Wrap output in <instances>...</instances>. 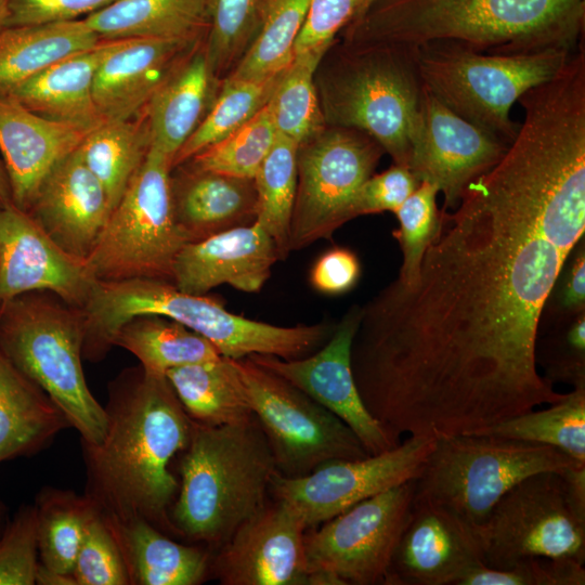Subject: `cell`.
<instances>
[{
    "instance_id": "1",
    "label": "cell",
    "mask_w": 585,
    "mask_h": 585,
    "mask_svg": "<svg viewBox=\"0 0 585 585\" xmlns=\"http://www.w3.org/2000/svg\"><path fill=\"white\" fill-rule=\"evenodd\" d=\"M453 210L416 281L361 307L352 341L362 401L396 443L474 433L564 395L537 370V334L584 234L583 157L520 136Z\"/></svg>"
},
{
    "instance_id": "2",
    "label": "cell",
    "mask_w": 585,
    "mask_h": 585,
    "mask_svg": "<svg viewBox=\"0 0 585 585\" xmlns=\"http://www.w3.org/2000/svg\"><path fill=\"white\" fill-rule=\"evenodd\" d=\"M102 440L81 442L84 495L117 521L143 519L173 533L170 509L179 482L169 466L188 444L192 419L166 376L140 365L108 386Z\"/></svg>"
},
{
    "instance_id": "3",
    "label": "cell",
    "mask_w": 585,
    "mask_h": 585,
    "mask_svg": "<svg viewBox=\"0 0 585 585\" xmlns=\"http://www.w3.org/2000/svg\"><path fill=\"white\" fill-rule=\"evenodd\" d=\"M354 24V44L452 40L499 55L575 52L584 44L585 0H374Z\"/></svg>"
},
{
    "instance_id": "4",
    "label": "cell",
    "mask_w": 585,
    "mask_h": 585,
    "mask_svg": "<svg viewBox=\"0 0 585 585\" xmlns=\"http://www.w3.org/2000/svg\"><path fill=\"white\" fill-rule=\"evenodd\" d=\"M84 316L83 359L102 360L115 335L131 318L160 315L208 339L223 356L270 354L300 359L320 349L333 334L330 323L277 326L230 312L214 298L181 291L171 282L135 278L100 282L81 309Z\"/></svg>"
},
{
    "instance_id": "5",
    "label": "cell",
    "mask_w": 585,
    "mask_h": 585,
    "mask_svg": "<svg viewBox=\"0 0 585 585\" xmlns=\"http://www.w3.org/2000/svg\"><path fill=\"white\" fill-rule=\"evenodd\" d=\"M179 471L170 509L176 534L218 548L266 504L277 469L253 417L224 426L192 420Z\"/></svg>"
},
{
    "instance_id": "6",
    "label": "cell",
    "mask_w": 585,
    "mask_h": 585,
    "mask_svg": "<svg viewBox=\"0 0 585 585\" xmlns=\"http://www.w3.org/2000/svg\"><path fill=\"white\" fill-rule=\"evenodd\" d=\"M81 309L49 291H30L0 303V350L60 407L81 442L99 443L106 416L82 368Z\"/></svg>"
},
{
    "instance_id": "7",
    "label": "cell",
    "mask_w": 585,
    "mask_h": 585,
    "mask_svg": "<svg viewBox=\"0 0 585 585\" xmlns=\"http://www.w3.org/2000/svg\"><path fill=\"white\" fill-rule=\"evenodd\" d=\"M426 87L416 48L354 44L342 53L324 91L325 110L336 127L362 131L410 168L419 138Z\"/></svg>"
},
{
    "instance_id": "8",
    "label": "cell",
    "mask_w": 585,
    "mask_h": 585,
    "mask_svg": "<svg viewBox=\"0 0 585 585\" xmlns=\"http://www.w3.org/2000/svg\"><path fill=\"white\" fill-rule=\"evenodd\" d=\"M575 52L546 50L499 55L452 40H433L416 47L426 89L458 116L508 144L520 126L510 117L514 104L529 89L555 77Z\"/></svg>"
},
{
    "instance_id": "9",
    "label": "cell",
    "mask_w": 585,
    "mask_h": 585,
    "mask_svg": "<svg viewBox=\"0 0 585 585\" xmlns=\"http://www.w3.org/2000/svg\"><path fill=\"white\" fill-rule=\"evenodd\" d=\"M581 463L544 444L472 433L439 438L413 479L414 497L440 505L478 528L524 478L562 472Z\"/></svg>"
},
{
    "instance_id": "10",
    "label": "cell",
    "mask_w": 585,
    "mask_h": 585,
    "mask_svg": "<svg viewBox=\"0 0 585 585\" xmlns=\"http://www.w3.org/2000/svg\"><path fill=\"white\" fill-rule=\"evenodd\" d=\"M171 169V160L150 146L86 259L98 281L172 283L176 259L188 240L174 216Z\"/></svg>"
},
{
    "instance_id": "11",
    "label": "cell",
    "mask_w": 585,
    "mask_h": 585,
    "mask_svg": "<svg viewBox=\"0 0 585 585\" xmlns=\"http://www.w3.org/2000/svg\"><path fill=\"white\" fill-rule=\"evenodd\" d=\"M233 362L280 474L299 478L329 461L369 455L339 417L302 390L247 356Z\"/></svg>"
},
{
    "instance_id": "12",
    "label": "cell",
    "mask_w": 585,
    "mask_h": 585,
    "mask_svg": "<svg viewBox=\"0 0 585 585\" xmlns=\"http://www.w3.org/2000/svg\"><path fill=\"white\" fill-rule=\"evenodd\" d=\"M476 529L489 568L505 569L532 557L585 563V518L571 506L560 472L524 478Z\"/></svg>"
},
{
    "instance_id": "13",
    "label": "cell",
    "mask_w": 585,
    "mask_h": 585,
    "mask_svg": "<svg viewBox=\"0 0 585 585\" xmlns=\"http://www.w3.org/2000/svg\"><path fill=\"white\" fill-rule=\"evenodd\" d=\"M413 498L411 480L307 530L311 585H385Z\"/></svg>"
},
{
    "instance_id": "14",
    "label": "cell",
    "mask_w": 585,
    "mask_h": 585,
    "mask_svg": "<svg viewBox=\"0 0 585 585\" xmlns=\"http://www.w3.org/2000/svg\"><path fill=\"white\" fill-rule=\"evenodd\" d=\"M382 147L368 134L336 127L299 146L289 250L332 238L362 183L373 176Z\"/></svg>"
},
{
    "instance_id": "15",
    "label": "cell",
    "mask_w": 585,
    "mask_h": 585,
    "mask_svg": "<svg viewBox=\"0 0 585 585\" xmlns=\"http://www.w3.org/2000/svg\"><path fill=\"white\" fill-rule=\"evenodd\" d=\"M434 443L431 437L408 435L391 450L329 461L303 477L287 478L276 472L270 492L275 499L288 504L310 529L366 498L413 480Z\"/></svg>"
},
{
    "instance_id": "16",
    "label": "cell",
    "mask_w": 585,
    "mask_h": 585,
    "mask_svg": "<svg viewBox=\"0 0 585 585\" xmlns=\"http://www.w3.org/2000/svg\"><path fill=\"white\" fill-rule=\"evenodd\" d=\"M361 320V307L353 306L328 340L315 352L285 360L270 354L248 355L261 367L283 377L339 417L360 439L369 455L395 447L394 442L372 416L358 390L351 347Z\"/></svg>"
},
{
    "instance_id": "17",
    "label": "cell",
    "mask_w": 585,
    "mask_h": 585,
    "mask_svg": "<svg viewBox=\"0 0 585 585\" xmlns=\"http://www.w3.org/2000/svg\"><path fill=\"white\" fill-rule=\"evenodd\" d=\"M300 516L275 499L242 523L211 557L222 585H311Z\"/></svg>"
},
{
    "instance_id": "18",
    "label": "cell",
    "mask_w": 585,
    "mask_h": 585,
    "mask_svg": "<svg viewBox=\"0 0 585 585\" xmlns=\"http://www.w3.org/2000/svg\"><path fill=\"white\" fill-rule=\"evenodd\" d=\"M96 283L87 261L62 249L28 212L0 204V303L49 291L82 309Z\"/></svg>"
},
{
    "instance_id": "19",
    "label": "cell",
    "mask_w": 585,
    "mask_h": 585,
    "mask_svg": "<svg viewBox=\"0 0 585 585\" xmlns=\"http://www.w3.org/2000/svg\"><path fill=\"white\" fill-rule=\"evenodd\" d=\"M480 566L477 529L446 508L414 497L385 585H459Z\"/></svg>"
},
{
    "instance_id": "20",
    "label": "cell",
    "mask_w": 585,
    "mask_h": 585,
    "mask_svg": "<svg viewBox=\"0 0 585 585\" xmlns=\"http://www.w3.org/2000/svg\"><path fill=\"white\" fill-rule=\"evenodd\" d=\"M509 144L447 108L427 89L422 123L410 169L444 195V211L455 209L465 187L494 167Z\"/></svg>"
},
{
    "instance_id": "21",
    "label": "cell",
    "mask_w": 585,
    "mask_h": 585,
    "mask_svg": "<svg viewBox=\"0 0 585 585\" xmlns=\"http://www.w3.org/2000/svg\"><path fill=\"white\" fill-rule=\"evenodd\" d=\"M278 260L273 238L255 221L185 244L173 265L172 284L193 295H207L220 285L258 292Z\"/></svg>"
},
{
    "instance_id": "22",
    "label": "cell",
    "mask_w": 585,
    "mask_h": 585,
    "mask_svg": "<svg viewBox=\"0 0 585 585\" xmlns=\"http://www.w3.org/2000/svg\"><path fill=\"white\" fill-rule=\"evenodd\" d=\"M28 213L62 249L86 260L110 207L102 183L76 150L47 176Z\"/></svg>"
},
{
    "instance_id": "23",
    "label": "cell",
    "mask_w": 585,
    "mask_h": 585,
    "mask_svg": "<svg viewBox=\"0 0 585 585\" xmlns=\"http://www.w3.org/2000/svg\"><path fill=\"white\" fill-rule=\"evenodd\" d=\"M87 133L40 116L10 95H0V152L12 204L28 212L47 176L79 147Z\"/></svg>"
},
{
    "instance_id": "24",
    "label": "cell",
    "mask_w": 585,
    "mask_h": 585,
    "mask_svg": "<svg viewBox=\"0 0 585 585\" xmlns=\"http://www.w3.org/2000/svg\"><path fill=\"white\" fill-rule=\"evenodd\" d=\"M192 41L116 39L101 61L93 81V99L104 121L140 116L152 96L179 66Z\"/></svg>"
},
{
    "instance_id": "25",
    "label": "cell",
    "mask_w": 585,
    "mask_h": 585,
    "mask_svg": "<svg viewBox=\"0 0 585 585\" xmlns=\"http://www.w3.org/2000/svg\"><path fill=\"white\" fill-rule=\"evenodd\" d=\"M115 41L101 39L93 48L43 69L9 95L40 116L91 131L104 121L93 99L94 76Z\"/></svg>"
},
{
    "instance_id": "26",
    "label": "cell",
    "mask_w": 585,
    "mask_h": 585,
    "mask_svg": "<svg viewBox=\"0 0 585 585\" xmlns=\"http://www.w3.org/2000/svg\"><path fill=\"white\" fill-rule=\"evenodd\" d=\"M177 222L190 242H196L257 219L253 179L193 170L171 179Z\"/></svg>"
},
{
    "instance_id": "27",
    "label": "cell",
    "mask_w": 585,
    "mask_h": 585,
    "mask_svg": "<svg viewBox=\"0 0 585 585\" xmlns=\"http://www.w3.org/2000/svg\"><path fill=\"white\" fill-rule=\"evenodd\" d=\"M69 422L0 350V464L47 447Z\"/></svg>"
},
{
    "instance_id": "28",
    "label": "cell",
    "mask_w": 585,
    "mask_h": 585,
    "mask_svg": "<svg viewBox=\"0 0 585 585\" xmlns=\"http://www.w3.org/2000/svg\"><path fill=\"white\" fill-rule=\"evenodd\" d=\"M108 519L130 585H198L209 574L212 555L207 549L178 543L143 519Z\"/></svg>"
},
{
    "instance_id": "29",
    "label": "cell",
    "mask_w": 585,
    "mask_h": 585,
    "mask_svg": "<svg viewBox=\"0 0 585 585\" xmlns=\"http://www.w3.org/2000/svg\"><path fill=\"white\" fill-rule=\"evenodd\" d=\"M213 74L205 51L178 66L143 110L151 146L167 156L176 154L203 120Z\"/></svg>"
},
{
    "instance_id": "30",
    "label": "cell",
    "mask_w": 585,
    "mask_h": 585,
    "mask_svg": "<svg viewBox=\"0 0 585 585\" xmlns=\"http://www.w3.org/2000/svg\"><path fill=\"white\" fill-rule=\"evenodd\" d=\"M100 40L83 18L4 28L0 31V95L11 94L43 69Z\"/></svg>"
},
{
    "instance_id": "31",
    "label": "cell",
    "mask_w": 585,
    "mask_h": 585,
    "mask_svg": "<svg viewBox=\"0 0 585 585\" xmlns=\"http://www.w3.org/2000/svg\"><path fill=\"white\" fill-rule=\"evenodd\" d=\"M83 21L101 39L193 41L208 26V0H119Z\"/></svg>"
},
{
    "instance_id": "32",
    "label": "cell",
    "mask_w": 585,
    "mask_h": 585,
    "mask_svg": "<svg viewBox=\"0 0 585 585\" xmlns=\"http://www.w3.org/2000/svg\"><path fill=\"white\" fill-rule=\"evenodd\" d=\"M187 416L195 422L224 426L249 421L253 414L233 359H218L166 373Z\"/></svg>"
},
{
    "instance_id": "33",
    "label": "cell",
    "mask_w": 585,
    "mask_h": 585,
    "mask_svg": "<svg viewBox=\"0 0 585 585\" xmlns=\"http://www.w3.org/2000/svg\"><path fill=\"white\" fill-rule=\"evenodd\" d=\"M113 346L132 353L147 373L166 376L172 368L221 356L205 337L160 315H140L125 323Z\"/></svg>"
},
{
    "instance_id": "34",
    "label": "cell",
    "mask_w": 585,
    "mask_h": 585,
    "mask_svg": "<svg viewBox=\"0 0 585 585\" xmlns=\"http://www.w3.org/2000/svg\"><path fill=\"white\" fill-rule=\"evenodd\" d=\"M150 146V131L143 116L103 121L86 134L77 148L82 161L102 183L110 211L143 164Z\"/></svg>"
},
{
    "instance_id": "35",
    "label": "cell",
    "mask_w": 585,
    "mask_h": 585,
    "mask_svg": "<svg viewBox=\"0 0 585 585\" xmlns=\"http://www.w3.org/2000/svg\"><path fill=\"white\" fill-rule=\"evenodd\" d=\"M309 2L264 0L257 34L227 79L265 80L281 75L295 57Z\"/></svg>"
},
{
    "instance_id": "36",
    "label": "cell",
    "mask_w": 585,
    "mask_h": 585,
    "mask_svg": "<svg viewBox=\"0 0 585 585\" xmlns=\"http://www.w3.org/2000/svg\"><path fill=\"white\" fill-rule=\"evenodd\" d=\"M34 505L40 563L72 574L87 522L95 506L84 494L50 486L38 493Z\"/></svg>"
},
{
    "instance_id": "37",
    "label": "cell",
    "mask_w": 585,
    "mask_h": 585,
    "mask_svg": "<svg viewBox=\"0 0 585 585\" xmlns=\"http://www.w3.org/2000/svg\"><path fill=\"white\" fill-rule=\"evenodd\" d=\"M548 405L547 408L532 410L472 434L549 445L585 463V387H575Z\"/></svg>"
},
{
    "instance_id": "38",
    "label": "cell",
    "mask_w": 585,
    "mask_h": 585,
    "mask_svg": "<svg viewBox=\"0 0 585 585\" xmlns=\"http://www.w3.org/2000/svg\"><path fill=\"white\" fill-rule=\"evenodd\" d=\"M328 48L296 54L266 103L277 133L299 146L323 131L324 117L317 104L313 76Z\"/></svg>"
},
{
    "instance_id": "39",
    "label": "cell",
    "mask_w": 585,
    "mask_h": 585,
    "mask_svg": "<svg viewBox=\"0 0 585 585\" xmlns=\"http://www.w3.org/2000/svg\"><path fill=\"white\" fill-rule=\"evenodd\" d=\"M299 145L277 133L274 145L255 178L256 221L273 238L281 260L289 250V230L298 179Z\"/></svg>"
},
{
    "instance_id": "40",
    "label": "cell",
    "mask_w": 585,
    "mask_h": 585,
    "mask_svg": "<svg viewBox=\"0 0 585 585\" xmlns=\"http://www.w3.org/2000/svg\"><path fill=\"white\" fill-rule=\"evenodd\" d=\"M281 75L265 80L226 79L211 109L176 154L172 168L190 160L249 120L268 103Z\"/></svg>"
},
{
    "instance_id": "41",
    "label": "cell",
    "mask_w": 585,
    "mask_h": 585,
    "mask_svg": "<svg viewBox=\"0 0 585 585\" xmlns=\"http://www.w3.org/2000/svg\"><path fill=\"white\" fill-rule=\"evenodd\" d=\"M277 138L265 104L235 131L196 154L193 167L242 179H253Z\"/></svg>"
},
{
    "instance_id": "42",
    "label": "cell",
    "mask_w": 585,
    "mask_h": 585,
    "mask_svg": "<svg viewBox=\"0 0 585 585\" xmlns=\"http://www.w3.org/2000/svg\"><path fill=\"white\" fill-rule=\"evenodd\" d=\"M438 193L437 186L421 181L394 212L399 227L393 231V236L403 256L396 281L402 285L408 286L416 281L424 255L441 230Z\"/></svg>"
},
{
    "instance_id": "43",
    "label": "cell",
    "mask_w": 585,
    "mask_h": 585,
    "mask_svg": "<svg viewBox=\"0 0 585 585\" xmlns=\"http://www.w3.org/2000/svg\"><path fill=\"white\" fill-rule=\"evenodd\" d=\"M72 574L77 585H130L112 522L96 507L87 522Z\"/></svg>"
},
{
    "instance_id": "44",
    "label": "cell",
    "mask_w": 585,
    "mask_h": 585,
    "mask_svg": "<svg viewBox=\"0 0 585 585\" xmlns=\"http://www.w3.org/2000/svg\"><path fill=\"white\" fill-rule=\"evenodd\" d=\"M257 11L258 0H208L205 54L213 76L224 70L247 44Z\"/></svg>"
},
{
    "instance_id": "45",
    "label": "cell",
    "mask_w": 585,
    "mask_h": 585,
    "mask_svg": "<svg viewBox=\"0 0 585 585\" xmlns=\"http://www.w3.org/2000/svg\"><path fill=\"white\" fill-rule=\"evenodd\" d=\"M584 563L572 559L532 557L505 569L480 566L459 585H584Z\"/></svg>"
},
{
    "instance_id": "46",
    "label": "cell",
    "mask_w": 585,
    "mask_h": 585,
    "mask_svg": "<svg viewBox=\"0 0 585 585\" xmlns=\"http://www.w3.org/2000/svg\"><path fill=\"white\" fill-rule=\"evenodd\" d=\"M39 566L35 505H24L0 535V585H35Z\"/></svg>"
},
{
    "instance_id": "47",
    "label": "cell",
    "mask_w": 585,
    "mask_h": 585,
    "mask_svg": "<svg viewBox=\"0 0 585 585\" xmlns=\"http://www.w3.org/2000/svg\"><path fill=\"white\" fill-rule=\"evenodd\" d=\"M419 183L408 167L395 164L379 174L370 176L348 203L343 223L363 214L395 212Z\"/></svg>"
},
{
    "instance_id": "48",
    "label": "cell",
    "mask_w": 585,
    "mask_h": 585,
    "mask_svg": "<svg viewBox=\"0 0 585 585\" xmlns=\"http://www.w3.org/2000/svg\"><path fill=\"white\" fill-rule=\"evenodd\" d=\"M361 2L362 0H310L295 43V55L329 47L338 30L354 20Z\"/></svg>"
},
{
    "instance_id": "49",
    "label": "cell",
    "mask_w": 585,
    "mask_h": 585,
    "mask_svg": "<svg viewBox=\"0 0 585 585\" xmlns=\"http://www.w3.org/2000/svg\"><path fill=\"white\" fill-rule=\"evenodd\" d=\"M119 0H10V26L79 20Z\"/></svg>"
},
{
    "instance_id": "50",
    "label": "cell",
    "mask_w": 585,
    "mask_h": 585,
    "mask_svg": "<svg viewBox=\"0 0 585 585\" xmlns=\"http://www.w3.org/2000/svg\"><path fill=\"white\" fill-rule=\"evenodd\" d=\"M361 275L356 255L348 248L335 247L314 263L310 282L320 292L340 295L352 289Z\"/></svg>"
},
{
    "instance_id": "51",
    "label": "cell",
    "mask_w": 585,
    "mask_h": 585,
    "mask_svg": "<svg viewBox=\"0 0 585 585\" xmlns=\"http://www.w3.org/2000/svg\"><path fill=\"white\" fill-rule=\"evenodd\" d=\"M561 304L570 311L584 309L585 303V256L584 249L577 252L561 296Z\"/></svg>"
},
{
    "instance_id": "52",
    "label": "cell",
    "mask_w": 585,
    "mask_h": 585,
    "mask_svg": "<svg viewBox=\"0 0 585 585\" xmlns=\"http://www.w3.org/2000/svg\"><path fill=\"white\" fill-rule=\"evenodd\" d=\"M560 474L571 506L585 518V463L570 467Z\"/></svg>"
},
{
    "instance_id": "53",
    "label": "cell",
    "mask_w": 585,
    "mask_h": 585,
    "mask_svg": "<svg viewBox=\"0 0 585 585\" xmlns=\"http://www.w3.org/2000/svg\"><path fill=\"white\" fill-rule=\"evenodd\" d=\"M37 585H77L73 574L62 573L42 566H39L36 572Z\"/></svg>"
},
{
    "instance_id": "54",
    "label": "cell",
    "mask_w": 585,
    "mask_h": 585,
    "mask_svg": "<svg viewBox=\"0 0 585 585\" xmlns=\"http://www.w3.org/2000/svg\"><path fill=\"white\" fill-rule=\"evenodd\" d=\"M567 342L576 351L585 353V317L584 313L573 322L564 335Z\"/></svg>"
},
{
    "instance_id": "55",
    "label": "cell",
    "mask_w": 585,
    "mask_h": 585,
    "mask_svg": "<svg viewBox=\"0 0 585 585\" xmlns=\"http://www.w3.org/2000/svg\"><path fill=\"white\" fill-rule=\"evenodd\" d=\"M0 204L6 205L12 204L11 198V188L8 179V174L3 165V161L0 159Z\"/></svg>"
},
{
    "instance_id": "56",
    "label": "cell",
    "mask_w": 585,
    "mask_h": 585,
    "mask_svg": "<svg viewBox=\"0 0 585 585\" xmlns=\"http://www.w3.org/2000/svg\"><path fill=\"white\" fill-rule=\"evenodd\" d=\"M10 0H0V31L9 25Z\"/></svg>"
},
{
    "instance_id": "57",
    "label": "cell",
    "mask_w": 585,
    "mask_h": 585,
    "mask_svg": "<svg viewBox=\"0 0 585 585\" xmlns=\"http://www.w3.org/2000/svg\"><path fill=\"white\" fill-rule=\"evenodd\" d=\"M373 2L374 0H362L360 9L352 22L356 23L358 21H360L364 16V14L366 13V11L368 10V8L370 6Z\"/></svg>"
},
{
    "instance_id": "58",
    "label": "cell",
    "mask_w": 585,
    "mask_h": 585,
    "mask_svg": "<svg viewBox=\"0 0 585 585\" xmlns=\"http://www.w3.org/2000/svg\"><path fill=\"white\" fill-rule=\"evenodd\" d=\"M8 509L3 502L0 500V535L8 523Z\"/></svg>"
}]
</instances>
